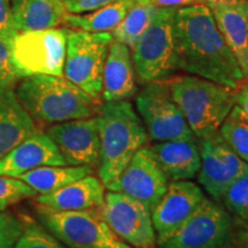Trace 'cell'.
Instances as JSON below:
<instances>
[{
    "label": "cell",
    "instance_id": "cell-1",
    "mask_svg": "<svg viewBox=\"0 0 248 248\" xmlns=\"http://www.w3.org/2000/svg\"><path fill=\"white\" fill-rule=\"evenodd\" d=\"M176 70L238 90L245 78L209 8L197 4L176 9L172 24Z\"/></svg>",
    "mask_w": 248,
    "mask_h": 248
},
{
    "label": "cell",
    "instance_id": "cell-2",
    "mask_svg": "<svg viewBox=\"0 0 248 248\" xmlns=\"http://www.w3.org/2000/svg\"><path fill=\"white\" fill-rule=\"evenodd\" d=\"M15 92L31 119L39 123L86 119L94 116L100 108L98 100L63 76L23 77Z\"/></svg>",
    "mask_w": 248,
    "mask_h": 248
},
{
    "label": "cell",
    "instance_id": "cell-3",
    "mask_svg": "<svg viewBox=\"0 0 248 248\" xmlns=\"http://www.w3.org/2000/svg\"><path fill=\"white\" fill-rule=\"evenodd\" d=\"M100 159L98 175L105 186L119 177L132 156L146 145L148 135L140 116L126 100L99 108Z\"/></svg>",
    "mask_w": 248,
    "mask_h": 248
},
{
    "label": "cell",
    "instance_id": "cell-4",
    "mask_svg": "<svg viewBox=\"0 0 248 248\" xmlns=\"http://www.w3.org/2000/svg\"><path fill=\"white\" fill-rule=\"evenodd\" d=\"M170 94L195 137L212 139L235 105L237 90L188 75L168 83Z\"/></svg>",
    "mask_w": 248,
    "mask_h": 248
},
{
    "label": "cell",
    "instance_id": "cell-5",
    "mask_svg": "<svg viewBox=\"0 0 248 248\" xmlns=\"http://www.w3.org/2000/svg\"><path fill=\"white\" fill-rule=\"evenodd\" d=\"M67 32L68 29L55 28L17 32L11 48L15 76H63Z\"/></svg>",
    "mask_w": 248,
    "mask_h": 248
},
{
    "label": "cell",
    "instance_id": "cell-6",
    "mask_svg": "<svg viewBox=\"0 0 248 248\" xmlns=\"http://www.w3.org/2000/svg\"><path fill=\"white\" fill-rule=\"evenodd\" d=\"M40 222L68 248H132L111 231L100 209L57 212L40 206Z\"/></svg>",
    "mask_w": 248,
    "mask_h": 248
},
{
    "label": "cell",
    "instance_id": "cell-7",
    "mask_svg": "<svg viewBox=\"0 0 248 248\" xmlns=\"http://www.w3.org/2000/svg\"><path fill=\"white\" fill-rule=\"evenodd\" d=\"M113 40L110 32H67L63 75L98 101L102 95V74Z\"/></svg>",
    "mask_w": 248,
    "mask_h": 248
},
{
    "label": "cell",
    "instance_id": "cell-8",
    "mask_svg": "<svg viewBox=\"0 0 248 248\" xmlns=\"http://www.w3.org/2000/svg\"><path fill=\"white\" fill-rule=\"evenodd\" d=\"M177 8L156 7L150 26L132 48V60L142 83L161 82L176 71L173 15Z\"/></svg>",
    "mask_w": 248,
    "mask_h": 248
},
{
    "label": "cell",
    "instance_id": "cell-9",
    "mask_svg": "<svg viewBox=\"0 0 248 248\" xmlns=\"http://www.w3.org/2000/svg\"><path fill=\"white\" fill-rule=\"evenodd\" d=\"M136 108L152 140H194V133L171 98L168 83H146L136 98Z\"/></svg>",
    "mask_w": 248,
    "mask_h": 248
},
{
    "label": "cell",
    "instance_id": "cell-10",
    "mask_svg": "<svg viewBox=\"0 0 248 248\" xmlns=\"http://www.w3.org/2000/svg\"><path fill=\"white\" fill-rule=\"evenodd\" d=\"M111 231L132 248H155L156 234L151 210L128 194L108 191L100 208Z\"/></svg>",
    "mask_w": 248,
    "mask_h": 248
},
{
    "label": "cell",
    "instance_id": "cell-11",
    "mask_svg": "<svg viewBox=\"0 0 248 248\" xmlns=\"http://www.w3.org/2000/svg\"><path fill=\"white\" fill-rule=\"evenodd\" d=\"M231 226L230 213L206 198L197 212L160 248H218L228 240Z\"/></svg>",
    "mask_w": 248,
    "mask_h": 248
},
{
    "label": "cell",
    "instance_id": "cell-12",
    "mask_svg": "<svg viewBox=\"0 0 248 248\" xmlns=\"http://www.w3.org/2000/svg\"><path fill=\"white\" fill-rule=\"evenodd\" d=\"M105 187L135 198L152 212L168 187V177L151 148L141 147L119 177Z\"/></svg>",
    "mask_w": 248,
    "mask_h": 248
},
{
    "label": "cell",
    "instance_id": "cell-13",
    "mask_svg": "<svg viewBox=\"0 0 248 248\" xmlns=\"http://www.w3.org/2000/svg\"><path fill=\"white\" fill-rule=\"evenodd\" d=\"M206 199L202 188L191 181H172L152 209L156 244H163L187 221Z\"/></svg>",
    "mask_w": 248,
    "mask_h": 248
},
{
    "label": "cell",
    "instance_id": "cell-14",
    "mask_svg": "<svg viewBox=\"0 0 248 248\" xmlns=\"http://www.w3.org/2000/svg\"><path fill=\"white\" fill-rule=\"evenodd\" d=\"M57 145L67 166H98L100 135L98 115L57 123L46 132Z\"/></svg>",
    "mask_w": 248,
    "mask_h": 248
},
{
    "label": "cell",
    "instance_id": "cell-15",
    "mask_svg": "<svg viewBox=\"0 0 248 248\" xmlns=\"http://www.w3.org/2000/svg\"><path fill=\"white\" fill-rule=\"evenodd\" d=\"M200 156L198 181L217 202L221 201L228 186L238 176L248 171V163L219 138L218 133L212 139L201 140Z\"/></svg>",
    "mask_w": 248,
    "mask_h": 248
},
{
    "label": "cell",
    "instance_id": "cell-16",
    "mask_svg": "<svg viewBox=\"0 0 248 248\" xmlns=\"http://www.w3.org/2000/svg\"><path fill=\"white\" fill-rule=\"evenodd\" d=\"M216 26L248 77V0H202Z\"/></svg>",
    "mask_w": 248,
    "mask_h": 248
},
{
    "label": "cell",
    "instance_id": "cell-17",
    "mask_svg": "<svg viewBox=\"0 0 248 248\" xmlns=\"http://www.w3.org/2000/svg\"><path fill=\"white\" fill-rule=\"evenodd\" d=\"M45 166H67L57 145L45 132H36L0 159V176L20 177Z\"/></svg>",
    "mask_w": 248,
    "mask_h": 248
},
{
    "label": "cell",
    "instance_id": "cell-18",
    "mask_svg": "<svg viewBox=\"0 0 248 248\" xmlns=\"http://www.w3.org/2000/svg\"><path fill=\"white\" fill-rule=\"evenodd\" d=\"M16 80L0 82V159L24 139L38 132L36 122L18 101L14 89Z\"/></svg>",
    "mask_w": 248,
    "mask_h": 248
},
{
    "label": "cell",
    "instance_id": "cell-19",
    "mask_svg": "<svg viewBox=\"0 0 248 248\" xmlns=\"http://www.w3.org/2000/svg\"><path fill=\"white\" fill-rule=\"evenodd\" d=\"M137 92L136 70L130 48L122 43L113 40L108 49L104 74L102 95L106 102L124 101Z\"/></svg>",
    "mask_w": 248,
    "mask_h": 248
},
{
    "label": "cell",
    "instance_id": "cell-20",
    "mask_svg": "<svg viewBox=\"0 0 248 248\" xmlns=\"http://www.w3.org/2000/svg\"><path fill=\"white\" fill-rule=\"evenodd\" d=\"M105 201V185L92 175L70 183L48 194H40L37 202L57 212L100 209Z\"/></svg>",
    "mask_w": 248,
    "mask_h": 248
},
{
    "label": "cell",
    "instance_id": "cell-21",
    "mask_svg": "<svg viewBox=\"0 0 248 248\" xmlns=\"http://www.w3.org/2000/svg\"><path fill=\"white\" fill-rule=\"evenodd\" d=\"M151 150L167 177L171 181H190L199 172L200 148L194 140L177 139L157 142Z\"/></svg>",
    "mask_w": 248,
    "mask_h": 248
},
{
    "label": "cell",
    "instance_id": "cell-22",
    "mask_svg": "<svg viewBox=\"0 0 248 248\" xmlns=\"http://www.w3.org/2000/svg\"><path fill=\"white\" fill-rule=\"evenodd\" d=\"M67 13L62 0H13L12 5L17 32L55 28L63 23Z\"/></svg>",
    "mask_w": 248,
    "mask_h": 248
},
{
    "label": "cell",
    "instance_id": "cell-23",
    "mask_svg": "<svg viewBox=\"0 0 248 248\" xmlns=\"http://www.w3.org/2000/svg\"><path fill=\"white\" fill-rule=\"evenodd\" d=\"M138 0H114L104 7L85 14L67 13L63 23L76 30L110 32L125 17Z\"/></svg>",
    "mask_w": 248,
    "mask_h": 248
},
{
    "label": "cell",
    "instance_id": "cell-24",
    "mask_svg": "<svg viewBox=\"0 0 248 248\" xmlns=\"http://www.w3.org/2000/svg\"><path fill=\"white\" fill-rule=\"evenodd\" d=\"M90 175H92V169L86 166H45L29 170L17 178L22 179L37 193L48 194Z\"/></svg>",
    "mask_w": 248,
    "mask_h": 248
},
{
    "label": "cell",
    "instance_id": "cell-25",
    "mask_svg": "<svg viewBox=\"0 0 248 248\" xmlns=\"http://www.w3.org/2000/svg\"><path fill=\"white\" fill-rule=\"evenodd\" d=\"M155 9L154 6L137 1L125 17L110 31L113 39L132 49L150 26Z\"/></svg>",
    "mask_w": 248,
    "mask_h": 248
},
{
    "label": "cell",
    "instance_id": "cell-26",
    "mask_svg": "<svg viewBox=\"0 0 248 248\" xmlns=\"http://www.w3.org/2000/svg\"><path fill=\"white\" fill-rule=\"evenodd\" d=\"M218 136L241 160L248 163V117L234 105L218 130Z\"/></svg>",
    "mask_w": 248,
    "mask_h": 248
},
{
    "label": "cell",
    "instance_id": "cell-27",
    "mask_svg": "<svg viewBox=\"0 0 248 248\" xmlns=\"http://www.w3.org/2000/svg\"><path fill=\"white\" fill-rule=\"evenodd\" d=\"M221 201L224 208L240 219L248 216V171L238 176L228 186Z\"/></svg>",
    "mask_w": 248,
    "mask_h": 248
},
{
    "label": "cell",
    "instance_id": "cell-28",
    "mask_svg": "<svg viewBox=\"0 0 248 248\" xmlns=\"http://www.w3.org/2000/svg\"><path fill=\"white\" fill-rule=\"evenodd\" d=\"M13 248H68L48 230L37 224L32 219H27L20 239Z\"/></svg>",
    "mask_w": 248,
    "mask_h": 248
},
{
    "label": "cell",
    "instance_id": "cell-29",
    "mask_svg": "<svg viewBox=\"0 0 248 248\" xmlns=\"http://www.w3.org/2000/svg\"><path fill=\"white\" fill-rule=\"evenodd\" d=\"M37 192L22 179L0 176V210L4 212L12 204L28 198L35 197Z\"/></svg>",
    "mask_w": 248,
    "mask_h": 248
},
{
    "label": "cell",
    "instance_id": "cell-30",
    "mask_svg": "<svg viewBox=\"0 0 248 248\" xmlns=\"http://www.w3.org/2000/svg\"><path fill=\"white\" fill-rule=\"evenodd\" d=\"M23 230L24 225L16 217L0 210V248H13Z\"/></svg>",
    "mask_w": 248,
    "mask_h": 248
},
{
    "label": "cell",
    "instance_id": "cell-31",
    "mask_svg": "<svg viewBox=\"0 0 248 248\" xmlns=\"http://www.w3.org/2000/svg\"><path fill=\"white\" fill-rule=\"evenodd\" d=\"M14 36L0 35V82L17 79L11 62V48Z\"/></svg>",
    "mask_w": 248,
    "mask_h": 248
},
{
    "label": "cell",
    "instance_id": "cell-32",
    "mask_svg": "<svg viewBox=\"0 0 248 248\" xmlns=\"http://www.w3.org/2000/svg\"><path fill=\"white\" fill-rule=\"evenodd\" d=\"M114 0H62L68 13L85 14L106 6Z\"/></svg>",
    "mask_w": 248,
    "mask_h": 248
},
{
    "label": "cell",
    "instance_id": "cell-33",
    "mask_svg": "<svg viewBox=\"0 0 248 248\" xmlns=\"http://www.w3.org/2000/svg\"><path fill=\"white\" fill-rule=\"evenodd\" d=\"M12 5L13 0H0V35L14 36L17 33L13 26Z\"/></svg>",
    "mask_w": 248,
    "mask_h": 248
},
{
    "label": "cell",
    "instance_id": "cell-34",
    "mask_svg": "<svg viewBox=\"0 0 248 248\" xmlns=\"http://www.w3.org/2000/svg\"><path fill=\"white\" fill-rule=\"evenodd\" d=\"M138 1L144 2V4L152 5L154 7H170V8H179L185 7V6L202 4V0H138Z\"/></svg>",
    "mask_w": 248,
    "mask_h": 248
},
{
    "label": "cell",
    "instance_id": "cell-35",
    "mask_svg": "<svg viewBox=\"0 0 248 248\" xmlns=\"http://www.w3.org/2000/svg\"><path fill=\"white\" fill-rule=\"evenodd\" d=\"M235 105H238L241 109L245 111L248 117V82L243 83L240 88L237 90V99H235Z\"/></svg>",
    "mask_w": 248,
    "mask_h": 248
},
{
    "label": "cell",
    "instance_id": "cell-36",
    "mask_svg": "<svg viewBox=\"0 0 248 248\" xmlns=\"http://www.w3.org/2000/svg\"><path fill=\"white\" fill-rule=\"evenodd\" d=\"M243 239L245 243V248H248V231L243 230Z\"/></svg>",
    "mask_w": 248,
    "mask_h": 248
},
{
    "label": "cell",
    "instance_id": "cell-37",
    "mask_svg": "<svg viewBox=\"0 0 248 248\" xmlns=\"http://www.w3.org/2000/svg\"><path fill=\"white\" fill-rule=\"evenodd\" d=\"M241 223H243V230L248 231V216L245 219H241Z\"/></svg>",
    "mask_w": 248,
    "mask_h": 248
},
{
    "label": "cell",
    "instance_id": "cell-38",
    "mask_svg": "<svg viewBox=\"0 0 248 248\" xmlns=\"http://www.w3.org/2000/svg\"><path fill=\"white\" fill-rule=\"evenodd\" d=\"M247 79H248V77H247Z\"/></svg>",
    "mask_w": 248,
    "mask_h": 248
}]
</instances>
